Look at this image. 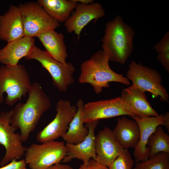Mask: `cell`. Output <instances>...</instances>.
Returning a JSON list of instances; mask_svg holds the SVG:
<instances>
[{"label":"cell","instance_id":"9","mask_svg":"<svg viewBox=\"0 0 169 169\" xmlns=\"http://www.w3.org/2000/svg\"><path fill=\"white\" fill-rule=\"evenodd\" d=\"M77 110V107L72 105L69 101L60 99L56 105L55 117L38 132L37 140L42 143L55 141L62 137L67 131Z\"/></svg>","mask_w":169,"mask_h":169},{"label":"cell","instance_id":"7","mask_svg":"<svg viewBox=\"0 0 169 169\" xmlns=\"http://www.w3.org/2000/svg\"><path fill=\"white\" fill-rule=\"evenodd\" d=\"M66 146L63 142L54 141L26 147L25 161L31 169H47L59 163L65 156Z\"/></svg>","mask_w":169,"mask_h":169},{"label":"cell","instance_id":"24","mask_svg":"<svg viewBox=\"0 0 169 169\" xmlns=\"http://www.w3.org/2000/svg\"><path fill=\"white\" fill-rule=\"evenodd\" d=\"M135 166L139 169H169V152H160Z\"/></svg>","mask_w":169,"mask_h":169},{"label":"cell","instance_id":"26","mask_svg":"<svg viewBox=\"0 0 169 169\" xmlns=\"http://www.w3.org/2000/svg\"><path fill=\"white\" fill-rule=\"evenodd\" d=\"M134 161L128 149H124L114 160L109 169H133Z\"/></svg>","mask_w":169,"mask_h":169},{"label":"cell","instance_id":"15","mask_svg":"<svg viewBox=\"0 0 169 169\" xmlns=\"http://www.w3.org/2000/svg\"><path fill=\"white\" fill-rule=\"evenodd\" d=\"M120 97L124 107L135 116L141 117L159 115L148 101L145 93L132 85L123 89Z\"/></svg>","mask_w":169,"mask_h":169},{"label":"cell","instance_id":"33","mask_svg":"<svg viewBox=\"0 0 169 169\" xmlns=\"http://www.w3.org/2000/svg\"><path fill=\"white\" fill-rule=\"evenodd\" d=\"M133 169H139L138 168L136 167H135Z\"/></svg>","mask_w":169,"mask_h":169},{"label":"cell","instance_id":"19","mask_svg":"<svg viewBox=\"0 0 169 169\" xmlns=\"http://www.w3.org/2000/svg\"><path fill=\"white\" fill-rule=\"evenodd\" d=\"M115 137L124 149L135 148L139 140V125L134 120L123 116L118 118L115 128L112 131Z\"/></svg>","mask_w":169,"mask_h":169},{"label":"cell","instance_id":"30","mask_svg":"<svg viewBox=\"0 0 169 169\" xmlns=\"http://www.w3.org/2000/svg\"><path fill=\"white\" fill-rule=\"evenodd\" d=\"M164 122L162 125L164 126L169 132V112H166L163 115Z\"/></svg>","mask_w":169,"mask_h":169},{"label":"cell","instance_id":"4","mask_svg":"<svg viewBox=\"0 0 169 169\" xmlns=\"http://www.w3.org/2000/svg\"><path fill=\"white\" fill-rule=\"evenodd\" d=\"M28 73L25 66L18 64L14 66L0 67V104L4 102L3 94H7L6 104L13 105L26 96L31 86Z\"/></svg>","mask_w":169,"mask_h":169},{"label":"cell","instance_id":"8","mask_svg":"<svg viewBox=\"0 0 169 169\" xmlns=\"http://www.w3.org/2000/svg\"><path fill=\"white\" fill-rule=\"evenodd\" d=\"M22 16L24 37L33 38L49 29L60 26L37 2H29L18 6Z\"/></svg>","mask_w":169,"mask_h":169},{"label":"cell","instance_id":"11","mask_svg":"<svg viewBox=\"0 0 169 169\" xmlns=\"http://www.w3.org/2000/svg\"><path fill=\"white\" fill-rule=\"evenodd\" d=\"M122 115H127L131 117L135 116L124 107L120 96L110 99L89 102L84 104V123Z\"/></svg>","mask_w":169,"mask_h":169},{"label":"cell","instance_id":"5","mask_svg":"<svg viewBox=\"0 0 169 169\" xmlns=\"http://www.w3.org/2000/svg\"><path fill=\"white\" fill-rule=\"evenodd\" d=\"M24 58L39 62L49 72L54 85L60 92H66L69 86L74 82L73 75L76 69L72 63H63L53 58L46 51L35 45Z\"/></svg>","mask_w":169,"mask_h":169},{"label":"cell","instance_id":"3","mask_svg":"<svg viewBox=\"0 0 169 169\" xmlns=\"http://www.w3.org/2000/svg\"><path fill=\"white\" fill-rule=\"evenodd\" d=\"M109 61L108 56L102 50L95 52L89 59L81 64L79 82L90 84L96 94L101 93L103 88L109 87L110 82L129 85L130 81L126 77L111 69Z\"/></svg>","mask_w":169,"mask_h":169},{"label":"cell","instance_id":"29","mask_svg":"<svg viewBox=\"0 0 169 169\" xmlns=\"http://www.w3.org/2000/svg\"><path fill=\"white\" fill-rule=\"evenodd\" d=\"M47 169H73V168L68 165L59 163L51 166Z\"/></svg>","mask_w":169,"mask_h":169},{"label":"cell","instance_id":"6","mask_svg":"<svg viewBox=\"0 0 169 169\" xmlns=\"http://www.w3.org/2000/svg\"><path fill=\"white\" fill-rule=\"evenodd\" d=\"M126 73V78L132 82V86L143 92L151 93L155 98L159 97L162 102H168L169 95L161 84L158 71L132 61Z\"/></svg>","mask_w":169,"mask_h":169},{"label":"cell","instance_id":"1","mask_svg":"<svg viewBox=\"0 0 169 169\" xmlns=\"http://www.w3.org/2000/svg\"><path fill=\"white\" fill-rule=\"evenodd\" d=\"M25 103L17 104L11 110L10 124L19 129L23 142L26 141L43 114L51 107V102L39 83L32 84Z\"/></svg>","mask_w":169,"mask_h":169},{"label":"cell","instance_id":"2","mask_svg":"<svg viewBox=\"0 0 169 169\" xmlns=\"http://www.w3.org/2000/svg\"><path fill=\"white\" fill-rule=\"evenodd\" d=\"M135 32L118 15L105 24L102 38V50L110 61L124 64L134 49Z\"/></svg>","mask_w":169,"mask_h":169},{"label":"cell","instance_id":"13","mask_svg":"<svg viewBox=\"0 0 169 169\" xmlns=\"http://www.w3.org/2000/svg\"><path fill=\"white\" fill-rule=\"evenodd\" d=\"M95 160L109 167L124 149L116 140L112 131L105 127L95 136Z\"/></svg>","mask_w":169,"mask_h":169},{"label":"cell","instance_id":"20","mask_svg":"<svg viewBox=\"0 0 169 169\" xmlns=\"http://www.w3.org/2000/svg\"><path fill=\"white\" fill-rule=\"evenodd\" d=\"M37 37L51 57L63 63L67 62V49L62 33H58L55 29H50L41 33Z\"/></svg>","mask_w":169,"mask_h":169},{"label":"cell","instance_id":"18","mask_svg":"<svg viewBox=\"0 0 169 169\" xmlns=\"http://www.w3.org/2000/svg\"><path fill=\"white\" fill-rule=\"evenodd\" d=\"M34 38L24 37L8 43L0 49V62L4 65L14 66L31 52L35 44Z\"/></svg>","mask_w":169,"mask_h":169},{"label":"cell","instance_id":"12","mask_svg":"<svg viewBox=\"0 0 169 169\" xmlns=\"http://www.w3.org/2000/svg\"><path fill=\"white\" fill-rule=\"evenodd\" d=\"M75 10L64 23V26L69 33L74 32L79 38L84 27L93 20L96 21L104 17L105 12L99 3L84 4L78 3Z\"/></svg>","mask_w":169,"mask_h":169},{"label":"cell","instance_id":"28","mask_svg":"<svg viewBox=\"0 0 169 169\" xmlns=\"http://www.w3.org/2000/svg\"><path fill=\"white\" fill-rule=\"evenodd\" d=\"M90 163L93 169H109L107 166L99 163L93 159L90 160Z\"/></svg>","mask_w":169,"mask_h":169},{"label":"cell","instance_id":"25","mask_svg":"<svg viewBox=\"0 0 169 169\" xmlns=\"http://www.w3.org/2000/svg\"><path fill=\"white\" fill-rule=\"evenodd\" d=\"M157 53V59L166 71L169 72V32H167L161 39L153 46Z\"/></svg>","mask_w":169,"mask_h":169},{"label":"cell","instance_id":"16","mask_svg":"<svg viewBox=\"0 0 169 169\" xmlns=\"http://www.w3.org/2000/svg\"><path fill=\"white\" fill-rule=\"evenodd\" d=\"M98 120L86 123V126L89 133L85 138L81 142L76 144L66 143L67 152L63 162L70 161L77 158L81 160L83 163H88L90 160L96 159V155L95 147V130Z\"/></svg>","mask_w":169,"mask_h":169},{"label":"cell","instance_id":"22","mask_svg":"<svg viewBox=\"0 0 169 169\" xmlns=\"http://www.w3.org/2000/svg\"><path fill=\"white\" fill-rule=\"evenodd\" d=\"M47 13L57 22L65 23L77 3L72 0H38Z\"/></svg>","mask_w":169,"mask_h":169},{"label":"cell","instance_id":"14","mask_svg":"<svg viewBox=\"0 0 169 169\" xmlns=\"http://www.w3.org/2000/svg\"><path fill=\"white\" fill-rule=\"evenodd\" d=\"M138 124L140 132L139 140L134 148L133 156L136 163L144 161L149 157V151L147 146L148 139L156 128L164 122L163 115L158 116L132 117Z\"/></svg>","mask_w":169,"mask_h":169},{"label":"cell","instance_id":"31","mask_svg":"<svg viewBox=\"0 0 169 169\" xmlns=\"http://www.w3.org/2000/svg\"><path fill=\"white\" fill-rule=\"evenodd\" d=\"M74 2L84 4H89L94 2V0H72Z\"/></svg>","mask_w":169,"mask_h":169},{"label":"cell","instance_id":"17","mask_svg":"<svg viewBox=\"0 0 169 169\" xmlns=\"http://www.w3.org/2000/svg\"><path fill=\"white\" fill-rule=\"evenodd\" d=\"M24 37L22 15L18 6L11 5L0 16V39L7 43Z\"/></svg>","mask_w":169,"mask_h":169},{"label":"cell","instance_id":"10","mask_svg":"<svg viewBox=\"0 0 169 169\" xmlns=\"http://www.w3.org/2000/svg\"><path fill=\"white\" fill-rule=\"evenodd\" d=\"M11 110L0 114V144L6 150L5 154L0 162L2 167L13 159H20L25 154L26 147L23 146L20 134L10 124Z\"/></svg>","mask_w":169,"mask_h":169},{"label":"cell","instance_id":"32","mask_svg":"<svg viewBox=\"0 0 169 169\" xmlns=\"http://www.w3.org/2000/svg\"><path fill=\"white\" fill-rule=\"evenodd\" d=\"M79 169H93L90 161L88 163H83L79 167Z\"/></svg>","mask_w":169,"mask_h":169},{"label":"cell","instance_id":"23","mask_svg":"<svg viewBox=\"0 0 169 169\" xmlns=\"http://www.w3.org/2000/svg\"><path fill=\"white\" fill-rule=\"evenodd\" d=\"M149 157L160 152H169V136L159 125L150 137L147 144Z\"/></svg>","mask_w":169,"mask_h":169},{"label":"cell","instance_id":"27","mask_svg":"<svg viewBox=\"0 0 169 169\" xmlns=\"http://www.w3.org/2000/svg\"><path fill=\"white\" fill-rule=\"evenodd\" d=\"M24 159L17 161L13 159L5 166L0 167V169H28Z\"/></svg>","mask_w":169,"mask_h":169},{"label":"cell","instance_id":"21","mask_svg":"<svg viewBox=\"0 0 169 169\" xmlns=\"http://www.w3.org/2000/svg\"><path fill=\"white\" fill-rule=\"evenodd\" d=\"M84 103L82 99L76 102L77 112L70 123L66 133L61 137L67 143L76 144L83 141L89 133V130L84 122Z\"/></svg>","mask_w":169,"mask_h":169}]
</instances>
